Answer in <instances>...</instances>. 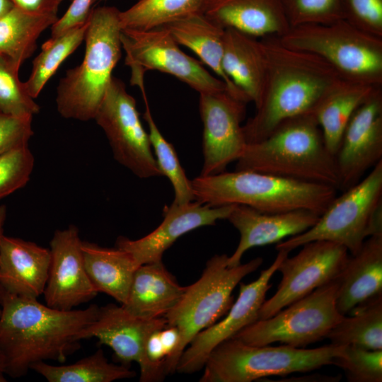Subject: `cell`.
Returning <instances> with one entry per match:
<instances>
[{"mask_svg": "<svg viewBox=\"0 0 382 382\" xmlns=\"http://www.w3.org/2000/svg\"><path fill=\"white\" fill-rule=\"evenodd\" d=\"M265 75L255 114L243 125L247 144L262 140L282 122L313 114L342 79L319 57L284 46L277 36L260 37Z\"/></svg>", "mask_w": 382, "mask_h": 382, "instance_id": "6da1fadb", "label": "cell"}, {"mask_svg": "<svg viewBox=\"0 0 382 382\" xmlns=\"http://www.w3.org/2000/svg\"><path fill=\"white\" fill-rule=\"evenodd\" d=\"M0 308V349L6 374L13 378L25 375L37 361H66L80 348L78 333L96 319L99 310L97 305L58 310L1 286Z\"/></svg>", "mask_w": 382, "mask_h": 382, "instance_id": "7a4b0ae2", "label": "cell"}, {"mask_svg": "<svg viewBox=\"0 0 382 382\" xmlns=\"http://www.w3.org/2000/svg\"><path fill=\"white\" fill-rule=\"evenodd\" d=\"M236 170H251L339 189L335 156L313 114L284 120L265 139L247 144Z\"/></svg>", "mask_w": 382, "mask_h": 382, "instance_id": "3957f363", "label": "cell"}, {"mask_svg": "<svg viewBox=\"0 0 382 382\" xmlns=\"http://www.w3.org/2000/svg\"><path fill=\"white\" fill-rule=\"evenodd\" d=\"M191 181L195 200L201 204H241L265 213L306 209L320 216L337 190L325 184L251 170L199 175Z\"/></svg>", "mask_w": 382, "mask_h": 382, "instance_id": "277c9868", "label": "cell"}, {"mask_svg": "<svg viewBox=\"0 0 382 382\" xmlns=\"http://www.w3.org/2000/svg\"><path fill=\"white\" fill-rule=\"evenodd\" d=\"M120 13L113 6L92 8L81 63L66 71L57 88L59 115L80 121L93 120L121 57Z\"/></svg>", "mask_w": 382, "mask_h": 382, "instance_id": "5b68a950", "label": "cell"}, {"mask_svg": "<svg viewBox=\"0 0 382 382\" xmlns=\"http://www.w3.org/2000/svg\"><path fill=\"white\" fill-rule=\"evenodd\" d=\"M345 347L331 343L313 349L254 346L231 337L211 352L199 381L251 382L270 376L308 372L332 364Z\"/></svg>", "mask_w": 382, "mask_h": 382, "instance_id": "8992f818", "label": "cell"}, {"mask_svg": "<svg viewBox=\"0 0 382 382\" xmlns=\"http://www.w3.org/2000/svg\"><path fill=\"white\" fill-rule=\"evenodd\" d=\"M376 234H382V161L336 196L312 227L277 243L276 249L290 253L311 241H327L354 255L366 238Z\"/></svg>", "mask_w": 382, "mask_h": 382, "instance_id": "52a82bcc", "label": "cell"}, {"mask_svg": "<svg viewBox=\"0 0 382 382\" xmlns=\"http://www.w3.org/2000/svg\"><path fill=\"white\" fill-rule=\"evenodd\" d=\"M278 37L287 47L319 57L343 80L375 87L382 84V37L347 19L292 27Z\"/></svg>", "mask_w": 382, "mask_h": 382, "instance_id": "ba28073f", "label": "cell"}, {"mask_svg": "<svg viewBox=\"0 0 382 382\" xmlns=\"http://www.w3.org/2000/svg\"><path fill=\"white\" fill-rule=\"evenodd\" d=\"M228 258L222 254L209 259L200 278L186 286L180 299L163 316L167 325L176 328L180 335L179 347L166 366V375L175 371L181 354L195 335L227 313L233 303L235 287L263 261L258 257L245 264L228 266Z\"/></svg>", "mask_w": 382, "mask_h": 382, "instance_id": "9c48e42d", "label": "cell"}, {"mask_svg": "<svg viewBox=\"0 0 382 382\" xmlns=\"http://www.w3.org/2000/svg\"><path fill=\"white\" fill-rule=\"evenodd\" d=\"M338 278L284 307L257 320L233 337L254 346L280 342L304 348L325 338L343 317L336 306Z\"/></svg>", "mask_w": 382, "mask_h": 382, "instance_id": "30bf717a", "label": "cell"}, {"mask_svg": "<svg viewBox=\"0 0 382 382\" xmlns=\"http://www.w3.org/2000/svg\"><path fill=\"white\" fill-rule=\"evenodd\" d=\"M120 40L125 64L132 69V85L144 87V73L155 70L175 76L199 93L227 91L223 81L179 47L164 26L146 30L124 28Z\"/></svg>", "mask_w": 382, "mask_h": 382, "instance_id": "8fae6325", "label": "cell"}, {"mask_svg": "<svg viewBox=\"0 0 382 382\" xmlns=\"http://www.w3.org/2000/svg\"><path fill=\"white\" fill-rule=\"evenodd\" d=\"M93 120L105 132L119 163L141 178L162 175L136 100L122 80L112 76Z\"/></svg>", "mask_w": 382, "mask_h": 382, "instance_id": "7c38bea8", "label": "cell"}, {"mask_svg": "<svg viewBox=\"0 0 382 382\" xmlns=\"http://www.w3.org/2000/svg\"><path fill=\"white\" fill-rule=\"evenodd\" d=\"M166 326L163 316L142 318L133 315L122 305L109 303L99 306L96 319L79 331L77 340L96 337L98 344L110 347L122 364L137 362L141 382L160 381L166 376L165 368L149 361L145 347L149 337Z\"/></svg>", "mask_w": 382, "mask_h": 382, "instance_id": "4fadbf2b", "label": "cell"}, {"mask_svg": "<svg viewBox=\"0 0 382 382\" xmlns=\"http://www.w3.org/2000/svg\"><path fill=\"white\" fill-rule=\"evenodd\" d=\"M348 257V250L333 242L314 241L303 245L296 255L287 256L279 265L282 279L274 295L262 303L257 320L272 317L316 289L337 279Z\"/></svg>", "mask_w": 382, "mask_h": 382, "instance_id": "5bb4252c", "label": "cell"}, {"mask_svg": "<svg viewBox=\"0 0 382 382\" xmlns=\"http://www.w3.org/2000/svg\"><path fill=\"white\" fill-rule=\"evenodd\" d=\"M271 265L263 270L258 278L249 283L240 282L239 294L225 317L199 332L183 350L176 370L180 374H192L202 369L211 352L220 343L256 321L258 312L272 286L270 281L279 265L289 252L277 250Z\"/></svg>", "mask_w": 382, "mask_h": 382, "instance_id": "9a60e30c", "label": "cell"}, {"mask_svg": "<svg viewBox=\"0 0 382 382\" xmlns=\"http://www.w3.org/2000/svg\"><path fill=\"white\" fill-rule=\"evenodd\" d=\"M245 104L226 90L199 93L204 156L199 175L221 173L243 154L247 142L241 122Z\"/></svg>", "mask_w": 382, "mask_h": 382, "instance_id": "2e32d148", "label": "cell"}, {"mask_svg": "<svg viewBox=\"0 0 382 382\" xmlns=\"http://www.w3.org/2000/svg\"><path fill=\"white\" fill-rule=\"evenodd\" d=\"M340 190L361 180L382 161V91L377 87L357 108L335 155Z\"/></svg>", "mask_w": 382, "mask_h": 382, "instance_id": "e0dca14e", "label": "cell"}, {"mask_svg": "<svg viewBox=\"0 0 382 382\" xmlns=\"http://www.w3.org/2000/svg\"><path fill=\"white\" fill-rule=\"evenodd\" d=\"M78 228L57 230L50 243L51 261L43 292L46 305L62 311L74 309L98 294L85 269Z\"/></svg>", "mask_w": 382, "mask_h": 382, "instance_id": "ac0fdd59", "label": "cell"}, {"mask_svg": "<svg viewBox=\"0 0 382 382\" xmlns=\"http://www.w3.org/2000/svg\"><path fill=\"white\" fill-rule=\"evenodd\" d=\"M194 201L181 205L172 203L164 209L163 220L155 230L137 240L120 236L115 246L130 253L139 265L161 261L164 252L178 238L195 228L227 219L234 206L212 207Z\"/></svg>", "mask_w": 382, "mask_h": 382, "instance_id": "d6986e66", "label": "cell"}, {"mask_svg": "<svg viewBox=\"0 0 382 382\" xmlns=\"http://www.w3.org/2000/svg\"><path fill=\"white\" fill-rule=\"evenodd\" d=\"M319 216L306 209L265 213L245 205L234 204L227 220L239 231L240 241L228 258V265H240L244 253L253 247L277 243L286 237L306 231Z\"/></svg>", "mask_w": 382, "mask_h": 382, "instance_id": "ffe728a7", "label": "cell"}, {"mask_svg": "<svg viewBox=\"0 0 382 382\" xmlns=\"http://www.w3.org/2000/svg\"><path fill=\"white\" fill-rule=\"evenodd\" d=\"M51 261L50 248L4 236L0 245V286L18 296L43 294Z\"/></svg>", "mask_w": 382, "mask_h": 382, "instance_id": "44dd1931", "label": "cell"}, {"mask_svg": "<svg viewBox=\"0 0 382 382\" xmlns=\"http://www.w3.org/2000/svg\"><path fill=\"white\" fill-rule=\"evenodd\" d=\"M338 281L336 306L342 316L382 296V234L366 238L348 257Z\"/></svg>", "mask_w": 382, "mask_h": 382, "instance_id": "7402d4cb", "label": "cell"}, {"mask_svg": "<svg viewBox=\"0 0 382 382\" xmlns=\"http://www.w3.org/2000/svg\"><path fill=\"white\" fill-rule=\"evenodd\" d=\"M203 13L225 29L257 38L280 37L290 29L282 0H206Z\"/></svg>", "mask_w": 382, "mask_h": 382, "instance_id": "603a6c76", "label": "cell"}, {"mask_svg": "<svg viewBox=\"0 0 382 382\" xmlns=\"http://www.w3.org/2000/svg\"><path fill=\"white\" fill-rule=\"evenodd\" d=\"M164 27L179 45L193 51L224 81L231 96L245 103L250 102L224 71L225 28L203 13L189 16Z\"/></svg>", "mask_w": 382, "mask_h": 382, "instance_id": "cb8c5ba5", "label": "cell"}, {"mask_svg": "<svg viewBox=\"0 0 382 382\" xmlns=\"http://www.w3.org/2000/svg\"><path fill=\"white\" fill-rule=\"evenodd\" d=\"M185 289L166 270L162 260L143 264L134 272L122 306L139 317H163L178 303Z\"/></svg>", "mask_w": 382, "mask_h": 382, "instance_id": "d4e9b609", "label": "cell"}, {"mask_svg": "<svg viewBox=\"0 0 382 382\" xmlns=\"http://www.w3.org/2000/svg\"><path fill=\"white\" fill-rule=\"evenodd\" d=\"M223 69L256 107L260 100L265 75L260 40L236 29L226 28Z\"/></svg>", "mask_w": 382, "mask_h": 382, "instance_id": "484cf974", "label": "cell"}, {"mask_svg": "<svg viewBox=\"0 0 382 382\" xmlns=\"http://www.w3.org/2000/svg\"><path fill=\"white\" fill-rule=\"evenodd\" d=\"M81 249L85 269L95 289L124 304L140 266L133 256L116 246L105 248L88 241H82Z\"/></svg>", "mask_w": 382, "mask_h": 382, "instance_id": "4316f807", "label": "cell"}, {"mask_svg": "<svg viewBox=\"0 0 382 382\" xmlns=\"http://www.w3.org/2000/svg\"><path fill=\"white\" fill-rule=\"evenodd\" d=\"M376 88L342 79L315 109L313 115L321 129L326 147L332 155L337 153L351 117Z\"/></svg>", "mask_w": 382, "mask_h": 382, "instance_id": "83f0119b", "label": "cell"}, {"mask_svg": "<svg viewBox=\"0 0 382 382\" xmlns=\"http://www.w3.org/2000/svg\"><path fill=\"white\" fill-rule=\"evenodd\" d=\"M57 19V16L33 15L13 7L0 18V54L21 67L35 52L40 35Z\"/></svg>", "mask_w": 382, "mask_h": 382, "instance_id": "f1b7e54d", "label": "cell"}, {"mask_svg": "<svg viewBox=\"0 0 382 382\" xmlns=\"http://www.w3.org/2000/svg\"><path fill=\"white\" fill-rule=\"evenodd\" d=\"M49 382H112L136 376L129 366L108 361L101 349L68 365H52L40 361L30 366Z\"/></svg>", "mask_w": 382, "mask_h": 382, "instance_id": "f546056e", "label": "cell"}, {"mask_svg": "<svg viewBox=\"0 0 382 382\" xmlns=\"http://www.w3.org/2000/svg\"><path fill=\"white\" fill-rule=\"evenodd\" d=\"M343 316L326 336L330 343L382 350V296Z\"/></svg>", "mask_w": 382, "mask_h": 382, "instance_id": "4dcf8cb0", "label": "cell"}, {"mask_svg": "<svg viewBox=\"0 0 382 382\" xmlns=\"http://www.w3.org/2000/svg\"><path fill=\"white\" fill-rule=\"evenodd\" d=\"M206 0H139L120 11L122 29L146 30L203 13Z\"/></svg>", "mask_w": 382, "mask_h": 382, "instance_id": "1f68e13d", "label": "cell"}, {"mask_svg": "<svg viewBox=\"0 0 382 382\" xmlns=\"http://www.w3.org/2000/svg\"><path fill=\"white\" fill-rule=\"evenodd\" d=\"M88 25V18L86 23L63 34L50 37L42 45L41 51L33 61L30 74L24 82L28 94L33 98L39 96L62 62L84 41Z\"/></svg>", "mask_w": 382, "mask_h": 382, "instance_id": "d6a6232c", "label": "cell"}, {"mask_svg": "<svg viewBox=\"0 0 382 382\" xmlns=\"http://www.w3.org/2000/svg\"><path fill=\"white\" fill-rule=\"evenodd\" d=\"M146 103L144 119L149 127V136L155 159L162 175L170 181L174 190L173 204L181 205L195 200L192 181L190 180L178 158L173 146L158 128L148 105L145 91L142 92Z\"/></svg>", "mask_w": 382, "mask_h": 382, "instance_id": "836d02e7", "label": "cell"}, {"mask_svg": "<svg viewBox=\"0 0 382 382\" xmlns=\"http://www.w3.org/2000/svg\"><path fill=\"white\" fill-rule=\"evenodd\" d=\"M20 67L6 56L0 54V111L14 116H32L40 106L20 81Z\"/></svg>", "mask_w": 382, "mask_h": 382, "instance_id": "e575fe53", "label": "cell"}, {"mask_svg": "<svg viewBox=\"0 0 382 382\" xmlns=\"http://www.w3.org/2000/svg\"><path fill=\"white\" fill-rule=\"evenodd\" d=\"M290 28L345 19L342 0H282Z\"/></svg>", "mask_w": 382, "mask_h": 382, "instance_id": "d590c367", "label": "cell"}, {"mask_svg": "<svg viewBox=\"0 0 382 382\" xmlns=\"http://www.w3.org/2000/svg\"><path fill=\"white\" fill-rule=\"evenodd\" d=\"M332 364L342 369L350 382L382 381V350L347 345Z\"/></svg>", "mask_w": 382, "mask_h": 382, "instance_id": "8d00e7d4", "label": "cell"}, {"mask_svg": "<svg viewBox=\"0 0 382 382\" xmlns=\"http://www.w3.org/2000/svg\"><path fill=\"white\" fill-rule=\"evenodd\" d=\"M34 161L28 145L0 155V199L25 186L30 180Z\"/></svg>", "mask_w": 382, "mask_h": 382, "instance_id": "74e56055", "label": "cell"}, {"mask_svg": "<svg viewBox=\"0 0 382 382\" xmlns=\"http://www.w3.org/2000/svg\"><path fill=\"white\" fill-rule=\"evenodd\" d=\"M346 18L359 29L382 37V0H342Z\"/></svg>", "mask_w": 382, "mask_h": 382, "instance_id": "f35d334b", "label": "cell"}, {"mask_svg": "<svg viewBox=\"0 0 382 382\" xmlns=\"http://www.w3.org/2000/svg\"><path fill=\"white\" fill-rule=\"evenodd\" d=\"M32 116H14L0 111V155L27 146L34 132Z\"/></svg>", "mask_w": 382, "mask_h": 382, "instance_id": "ab89813d", "label": "cell"}, {"mask_svg": "<svg viewBox=\"0 0 382 382\" xmlns=\"http://www.w3.org/2000/svg\"><path fill=\"white\" fill-rule=\"evenodd\" d=\"M93 3L94 0H71L66 11L51 26V37L59 36L68 30L86 23Z\"/></svg>", "mask_w": 382, "mask_h": 382, "instance_id": "60d3db41", "label": "cell"}, {"mask_svg": "<svg viewBox=\"0 0 382 382\" xmlns=\"http://www.w3.org/2000/svg\"><path fill=\"white\" fill-rule=\"evenodd\" d=\"M13 6L30 14L57 16L62 0H10Z\"/></svg>", "mask_w": 382, "mask_h": 382, "instance_id": "b9f144b4", "label": "cell"}, {"mask_svg": "<svg viewBox=\"0 0 382 382\" xmlns=\"http://www.w3.org/2000/svg\"><path fill=\"white\" fill-rule=\"evenodd\" d=\"M159 331L154 332L149 337L146 343L145 351L149 361L157 365L163 366L165 368V361L167 355L160 337Z\"/></svg>", "mask_w": 382, "mask_h": 382, "instance_id": "7bdbcfd3", "label": "cell"}, {"mask_svg": "<svg viewBox=\"0 0 382 382\" xmlns=\"http://www.w3.org/2000/svg\"><path fill=\"white\" fill-rule=\"evenodd\" d=\"M159 334L167 355L165 361L166 368V366L173 358L179 347L180 335L176 328L168 325L161 330Z\"/></svg>", "mask_w": 382, "mask_h": 382, "instance_id": "ee69618b", "label": "cell"}, {"mask_svg": "<svg viewBox=\"0 0 382 382\" xmlns=\"http://www.w3.org/2000/svg\"><path fill=\"white\" fill-rule=\"evenodd\" d=\"M6 218V207L5 205L0 206V245L4 235V226ZM1 314V308H0Z\"/></svg>", "mask_w": 382, "mask_h": 382, "instance_id": "f6af8a7d", "label": "cell"}, {"mask_svg": "<svg viewBox=\"0 0 382 382\" xmlns=\"http://www.w3.org/2000/svg\"><path fill=\"white\" fill-rule=\"evenodd\" d=\"M10 0H0V18L13 8Z\"/></svg>", "mask_w": 382, "mask_h": 382, "instance_id": "bcb514c9", "label": "cell"}, {"mask_svg": "<svg viewBox=\"0 0 382 382\" xmlns=\"http://www.w3.org/2000/svg\"><path fill=\"white\" fill-rule=\"evenodd\" d=\"M4 374H6V361L0 349V382L6 381L4 376Z\"/></svg>", "mask_w": 382, "mask_h": 382, "instance_id": "7dc6e473", "label": "cell"}, {"mask_svg": "<svg viewBox=\"0 0 382 382\" xmlns=\"http://www.w3.org/2000/svg\"><path fill=\"white\" fill-rule=\"evenodd\" d=\"M97 1H102V0H94V2Z\"/></svg>", "mask_w": 382, "mask_h": 382, "instance_id": "c3c4849f", "label": "cell"}, {"mask_svg": "<svg viewBox=\"0 0 382 382\" xmlns=\"http://www.w3.org/2000/svg\"></svg>", "mask_w": 382, "mask_h": 382, "instance_id": "681fc988", "label": "cell"}]
</instances>
